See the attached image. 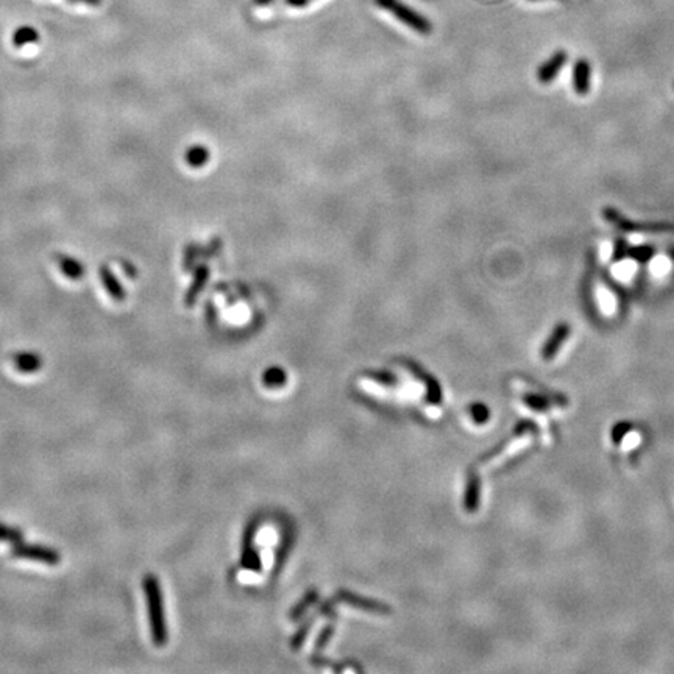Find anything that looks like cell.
<instances>
[{"mask_svg": "<svg viewBox=\"0 0 674 674\" xmlns=\"http://www.w3.org/2000/svg\"><path fill=\"white\" fill-rule=\"evenodd\" d=\"M13 362L22 374H33L41 369V357L34 353H19L13 357Z\"/></svg>", "mask_w": 674, "mask_h": 674, "instance_id": "obj_16", "label": "cell"}, {"mask_svg": "<svg viewBox=\"0 0 674 674\" xmlns=\"http://www.w3.org/2000/svg\"><path fill=\"white\" fill-rule=\"evenodd\" d=\"M144 595L149 607V620L152 629V640L157 646H164L167 643V626L164 616V604L161 596L159 582L153 574H147L144 578Z\"/></svg>", "mask_w": 674, "mask_h": 674, "instance_id": "obj_1", "label": "cell"}, {"mask_svg": "<svg viewBox=\"0 0 674 674\" xmlns=\"http://www.w3.org/2000/svg\"><path fill=\"white\" fill-rule=\"evenodd\" d=\"M121 265H122L124 272H126V275H128L130 278H135V277H136V269H135V267H133L128 261H122Z\"/></svg>", "mask_w": 674, "mask_h": 674, "instance_id": "obj_32", "label": "cell"}, {"mask_svg": "<svg viewBox=\"0 0 674 674\" xmlns=\"http://www.w3.org/2000/svg\"><path fill=\"white\" fill-rule=\"evenodd\" d=\"M604 219L610 222L618 230L624 231V233H671L674 231V223L668 222H632L628 217H624L620 211L615 208H604L602 209Z\"/></svg>", "mask_w": 674, "mask_h": 674, "instance_id": "obj_3", "label": "cell"}, {"mask_svg": "<svg viewBox=\"0 0 674 674\" xmlns=\"http://www.w3.org/2000/svg\"><path fill=\"white\" fill-rule=\"evenodd\" d=\"M336 601L345 602L351 607L364 610V612H369V614H376V615H389L392 610L389 606H385L383 602L371 601L369 598H364V596L347 592V590H339V592L336 593Z\"/></svg>", "mask_w": 674, "mask_h": 674, "instance_id": "obj_4", "label": "cell"}, {"mask_svg": "<svg viewBox=\"0 0 674 674\" xmlns=\"http://www.w3.org/2000/svg\"><path fill=\"white\" fill-rule=\"evenodd\" d=\"M537 431V425L534 423L532 420H522L518 421V425L515 426V435H524L528 432H536Z\"/></svg>", "mask_w": 674, "mask_h": 674, "instance_id": "obj_26", "label": "cell"}, {"mask_svg": "<svg viewBox=\"0 0 674 674\" xmlns=\"http://www.w3.org/2000/svg\"><path fill=\"white\" fill-rule=\"evenodd\" d=\"M480 498H481L480 476L476 475V472H470L468 480H467L465 498H463V505H465V510L470 512V514H473V512H476L477 508H480Z\"/></svg>", "mask_w": 674, "mask_h": 674, "instance_id": "obj_11", "label": "cell"}, {"mask_svg": "<svg viewBox=\"0 0 674 674\" xmlns=\"http://www.w3.org/2000/svg\"><path fill=\"white\" fill-rule=\"evenodd\" d=\"M67 4L84 5V6H93V8H97V6L102 5V0H67Z\"/></svg>", "mask_w": 674, "mask_h": 674, "instance_id": "obj_30", "label": "cell"}, {"mask_svg": "<svg viewBox=\"0 0 674 674\" xmlns=\"http://www.w3.org/2000/svg\"><path fill=\"white\" fill-rule=\"evenodd\" d=\"M11 42L16 48L25 47L28 44H34V42H39V32L30 25L19 27L18 30L13 33Z\"/></svg>", "mask_w": 674, "mask_h": 674, "instance_id": "obj_14", "label": "cell"}, {"mask_svg": "<svg viewBox=\"0 0 674 674\" xmlns=\"http://www.w3.org/2000/svg\"><path fill=\"white\" fill-rule=\"evenodd\" d=\"M333 632H334V628H333V626H326L325 629H323L320 637L317 638V642H315V649L322 651L323 646H325V645L329 642V638H331Z\"/></svg>", "mask_w": 674, "mask_h": 674, "instance_id": "obj_27", "label": "cell"}, {"mask_svg": "<svg viewBox=\"0 0 674 674\" xmlns=\"http://www.w3.org/2000/svg\"><path fill=\"white\" fill-rule=\"evenodd\" d=\"M56 265H58L60 272L66 278L72 281H79L84 277V267L83 264L72 256L67 255H56Z\"/></svg>", "mask_w": 674, "mask_h": 674, "instance_id": "obj_12", "label": "cell"}, {"mask_svg": "<svg viewBox=\"0 0 674 674\" xmlns=\"http://www.w3.org/2000/svg\"><path fill=\"white\" fill-rule=\"evenodd\" d=\"M22 536H20V532L18 529H13V528H8V526H4V524H0V542H10V543H20V538Z\"/></svg>", "mask_w": 674, "mask_h": 674, "instance_id": "obj_23", "label": "cell"}, {"mask_svg": "<svg viewBox=\"0 0 674 674\" xmlns=\"http://www.w3.org/2000/svg\"><path fill=\"white\" fill-rule=\"evenodd\" d=\"M590 79H592V67L587 60H578L573 69V86L576 94L587 95L590 91Z\"/></svg>", "mask_w": 674, "mask_h": 674, "instance_id": "obj_10", "label": "cell"}, {"mask_svg": "<svg viewBox=\"0 0 674 674\" xmlns=\"http://www.w3.org/2000/svg\"><path fill=\"white\" fill-rule=\"evenodd\" d=\"M628 250V244L623 241V239H616L615 241V253H614V259L615 261H618V259H621L624 255H626V251Z\"/></svg>", "mask_w": 674, "mask_h": 674, "instance_id": "obj_29", "label": "cell"}, {"mask_svg": "<svg viewBox=\"0 0 674 674\" xmlns=\"http://www.w3.org/2000/svg\"><path fill=\"white\" fill-rule=\"evenodd\" d=\"M317 600H319L317 590H311V592H308L305 598L301 600V601L297 604V606H295V607L292 609V612H291V615H289L291 620H292V621L298 620V618L306 612V609L314 606V604L317 602Z\"/></svg>", "mask_w": 674, "mask_h": 674, "instance_id": "obj_18", "label": "cell"}, {"mask_svg": "<svg viewBox=\"0 0 674 674\" xmlns=\"http://www.w3.org/2000/svg\"><path fill=\"white\" fill-rule=\"evenodd\" d=\"M571 328L567 322H560L557 323V326L553 329L551 336L548 337V341L545 342V345L542 348V357L545 361H551L554 356L559 353L560 347L567 342L568 336H570Z\"/></svg>", "mask_w": 674, "mask_h": 674, "instance_id": "obj_6", "label": "cell"}, {"mask_svg": "<svg viewBox=\"0 0 674 674\" xmlns=\"http://www.w3.org/2000/svg\"><path fill=\"white\" fill-rule=\"evenodd\" d=\"M314 0H286V4L292 6V8H303V6L312 4Z\"/></svg>", "mask_w": 674, "mask_h": 674, "instance_id": "obj_31", "label": "cell"}, {"mask_svg": "<svg viewBox=\"0 0 674 674\" xmlns=\"http://www.w3.org/2000/svg\"><path fill=\"white\" fill-rule=\"evenodd\" d=\"M13 554L20 559H30L38 560L47 565H56L60 562V554L51 550V548L39 546V545H24L16 543L13 548Z\"/></svg>", "mask_w": 674, "mask_h": 674, "instance_id": "obj_5", "label": "cell"}, {"mask_svg": "<svg viewBox=\"0 0 674 674\" xmlns=\"http://www.w3.org/2000/svg\"><path fill=\"white\" fill-rule=\"evenodd\" d=\"M208 278H209V269H208V267H206V265L197 267L195 275H194V281H192V284H191V287H189V291H187L186 297H185L186 306H192V305L195 303V300H197V297H199V295L201 293L203 287H205Z\"/></svg>", "mask_w": 674, "mask_h": 674, "instance_id": "obj_13", "label": "cell"}, {"mask_svg": "<svg viewBox=\"0 0 674 674\" xmlns=\"http://www.w3.org/2000/svg\"><path fill=\"white\" fill-rule=\"evenodd\" d=\"M315 618H317V616H312V618H309V620H308V621L305 623V626H301V628H300V630L297 632V634H295V635H293V638H292V642H291V648H292V649H298V648H300V646H301V645H303V642H305V638H306V637H308V634H309V630H311V628L314 626V623H315Z\"/></svg>", "mask_w": 674, "mask_h": 674, "instance_id": "obj_21", "label": "cell"}, {"mask_svg": "<svg viewBox=\"0 0 674 674\" xmlns=\"http://www.w3.org/2000/svg\"><path fill=\"white\" fill-rule=\"evenodd\" d=\"M375 4L379 8L390 13L393 18L403 22L411 30L417 32L418 34H430L432 32V25L426 18L420 16L417 11H414L409 6L399 2V0H375Z\"/></svg>", "mask_w": 674, "mask_h": 674, "instance_id": "obj_2", "label": "cell"}, {"mask_svg": "<svg viewBox=\"0 0 674 674\" xmlns=\"http://www.w3.org/2000/svg\"><path fill=\"white\" fill-rule=\"evenodd\" d=\"M404 364V367L409 369L414 375H416L420 381H423L426 384V389H428V402L432 403V404H440L442 403V390H440V385L439 383L435 381V379L430 375V374H426V371L420 367V365H417L416 362H411V361H406L403 362Z\"/></svg>", "mask_w": 674, "mask_h": 674, "instance_id": "obj_7", "label": "cell"}, {"mask_svg": "<svg viewBox=\"0 0 674 674\" xmlns=\"http://www.w3.org/2000/svg\"><path fill=\"white\" fill-rule=\"evenodd\" d=\"M523 403L529 407V409L532 411H537V412H545L548 411V407H550V399L545 398L543 395H540V393H524L523 395Z\"/></svg>", "mask_w": 674, "mask_h": 674, "instance_id": "obj_19", "label": "cell"}, {"mask_svg": "<svg viewBox=\"0 0 674 674\" xmlns=\"http://www.w3.org/2000/svg\"><path fill=\"white\" fill-rule=\"evenodd\" d=\"M253 529H247L244 537V550H242V564L245 568H250V570H258L261 564H259L258 554L253 550Z\"/></svg>", "mask_w": 674, "mask_h": 674, "instance_id": "obj_15", "label": "cell"}, {"mask_svg": "<svg viewBox=\"0 0 674 674\" xmlns=\"http://www.w3.org/2000/svg\"><path fill=\"white\" fill-rule=\"evenodd\" d=\"M629 255L632 258H635L637 261H640V263H646V261H649V258L654 255V247H638V249H630L629 251Z\"/></svg>", "mask_w": 674, "mask_h": 674, "instance_id": "obj_25", "label": "cell"}, {"mask_svg": "<svg viewBox=\"0 0 674 674\" xmlns=\"http://www.w3.org/2000/svg\"><path fill=\"white\" fill-rule=\"evenodd\" d=\"M369 376L371 379H375V381H379L383 384H395L397 383V378L393 376L392 374H385V371H375V374H370Z\"/></svg>", "mask_w": 674, "mask_h": 674, "instance_id": "obj_28", "label": "cell"}, {"mask_svg": "<svg viewBox=\"0 0 674 674\" xmlns=\"http://www.w3.org/2000/svg\"><path fill=\"white\" fill-rule=\"evenodd\" d=\"M264 383L269 385V388H279L286 383V375L281 369H270L265 371L264 375Z\"/></svg>", "mask_w": 674, "mask_h": 674, "instance_id": "obj_20", "label": "cell"}, {"mask_svg": "<svg viewBox=\"0 0 674 674\" xmlns=\"http://www.w3.org/2000/svg\"><path fill=\"white\" fill-rule=\"evenodd\" d=\"M185 159H186L187 166H191L194 168H199V167H203L208 163L209 152H208L206 147H203V145H192L191 149L186 152Z\"/></svg>", "mask_w": 674, "mask_h": 674, "instance_id": "obj_17", "label": "cell"}, {"mask_svg": "<svg viewBox=\"0 0 674 674\" xmlns=\"http://www.w3.org/2000/svg\"><path fill=\"white\" fill-rule=\"evenodd\" d=\"M470 414H472V418L476 421V423H480V425L486 423V421L490 417L489 407L484 406L482 403H477V404L470 407Z\"/></svg>", "mask_w": 674, "mask_h": 674, "instance_id": "obj_24", "label": "cell"}, {"mask_svg": "<svg viewBox=\"0 0 674 674\" xmlns=\"http://www.w3.org/2000/svg\"><path fill=\"white\" fill-rule=\"evenodd\" d=\"M568 55L565 51H557L550 60L545 61L537 70V79L540 83H550L556 79L559 70L565 66Z\"/></svg>", "mask_w": 674, "mask_h": 674, "instance_id": "obj_9", "label": "cell"}, {"mask_svg": "<svg viewBox=\"0 0 674 674\" xmlns=\"http://www.w3.org/2000/svg\"><path fill=\"white\" fill-rule=\"evenodd\" d=\"M98 275H100V279H102V284L105 287V291L108 292L110 297L117 301V303H122V301H125L126 298V292L125 289L122 287L121 284V281H119L114 275V272L111 270V267L107 265V264H103L100 269H98Z\"/></svg>", "mask_w": 674, "mask_h": 674, "instance_id": "obj_8", "label": "cell"}, {"mask_svg": "<svg viewBox=\"0 0 674 674\" xmlns=\"http://www.w3.org/2000/svg\"><path fill=\"white\" fill-rule=\"evenodd\" d=\"M531 2H536V0H531Z\"/></svg>", "mask_w": 674, "mask_h": 674, "instance_id": "obj_33", "label": "cell"}, {"mask_svg": "<svg viewBox=\"0 0 674 674\" xmlns=\"http://www.w3.org/2000/svg\"><path fill=\"white\" fill-rule=\"evenodd\" d=\"M630 430H632V425L629 423V421H620V423H616L612 428V432H610V439H612V442L616 445L621 444Z\"/></svg>", "mask_w": 674, "mask_h": 674, "instance_id": "obj_22", "label": "cell"}]
</instances>
